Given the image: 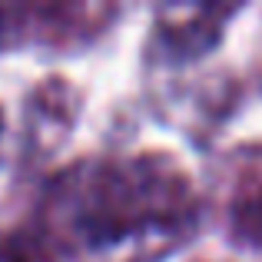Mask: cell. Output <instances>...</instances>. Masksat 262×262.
Wrapping results in <instances>:
<instances>
[{
    "mask_svg": "<svg viewBox=\"0 0 262 262\" xmlns=\"http://www.w3.org/2000/svg\"><path fill=\"white\" fill-rule=\"evenodd\" d=\"M183 199V183L153 163L103 166L93 183H86L77 223L86 243H116L126 232L176 223Z\"/></svg>",
    "mask_w": 262,
    "mask_h": 262,
    "instance_id": "cell-1",
    "label": "cell"
}]
</instances>
